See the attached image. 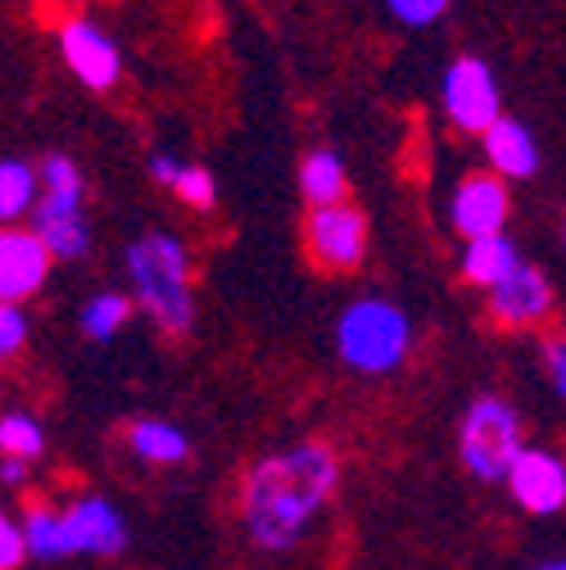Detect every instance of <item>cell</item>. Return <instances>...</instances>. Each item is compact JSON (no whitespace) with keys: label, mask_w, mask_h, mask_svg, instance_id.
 <instances>
[{"label":"cell","mask_w":566,"mask_h":570,"mask_svg":"<svg viewBox=\"0 0 566 570\" xmlns=\"http://www.w3.org/2000/svg\"><path fill=\"white\" fill-rule=\"evenodd\" d=\"M340 484V462L326 444H291L267 453L241 480V521L254 548L286 552L304 539L313 517L326 508V498Z\"/></svg>","instance_id":"6da1fadb"},{"label":"cell","mask_w":566,"mask_h":570,"mask_svg":"<svg viewBox=\"0 0 566 570\" xmlns=\"http://www.w3.org/2000/svg\"><path fill=\"white\" fill-rule=\"evenodd\" d=\"M127 281L131 299L164 335H186L195 326V291H191V254L173 232H146L127 245Z\"/></svg>","instance_id":"7a4b0ae2"},{"label":"cell","mask_w":566,"mask_h":570,"mask_svg":"<svg viewBox=\"0 0 566 570\" xmlns=\"http://www.w3.org/2000/svg\"><path fill=\"white\" fill-rule=\"evenodd\" d=\"M87 181L82 168L68 155H50L37 168V204L28 213L32 236L46 245L55 263H78L91 249V223H87Z\"/></svg>","instance_id":"3957f363"},{"label":"cell","mask_w":566,"mask_h":570,"mask_svg":"<svg viewBox=\"0 0 566 570\" xmlns=\"http://www.w3.org/2000/svg\"><path fill=\"white\" fill-rule=\"evenodd\" d=\"M412 340V326L403 317V308L386 304V299H359L349 304L335 322V348L340 358L363 372V376H386L403 363Z\"/></svg>","instance_id":"277c9868"},{"label":"cell","mask_w":566,"mask_h":570,"mask_svg":"<svg viewBox=\"0 0 566 570\" xmlns=\"http://www.w3.org/2000/svg\"><path fill=\"white\" fill-rule=\"evenodd\" d=\"M521 449H526L521 444V416L513 403L485 394L467 407V416L458 425V453L476 480H489V484L504 480Z\"/></svg>","instance_id":"5b68a950"},{"label":"cell","mask_w":566,"mask_h":570,"mask_svg":"<svg viewBox=\"0 0 566 570\" xmlns=\"http://www.w3.org/2000/svg\"><path fill=\"white\" fill-rule=\"evenodd\" d=\"M127 521L105 493H87L59 512V543L68 557H118L127 548Z\"/></svg>","instance_id":"8992f818"},{"label":"cell","mask_w":566,"mask_h":570,"mask_svg":"<svg viewBox=\"0 0 566 570\" xmlns=\"http://www.w3.org/2000/svg\"><path fill=\"white\" fill-rule=\"evenodd\" d=\"M309 258L326 272H353L368 254V218L349 204H326L309 213Z\"/></svg>","instance_id":"52a82bcc"},{"label":"cell","mask_w":566,"mask_h":570,"mask_svg":"<svg viewBox=\"0 0 566 570\" xmlns=\"http://www.w3.org/2000/svg\"><path fill=\"white\" fill-rule=\"evenodd\" d=\"M59 55L68 63V73H74L87 91H114L118 78H123L118 41L91 19H68L59 28Z\"/></svg>","instance_id":"ba28073f"},{"label":"cell","mask_w":566,"mask_h":570,"mask_svg":"<svg viewBox=\"0 0 566 570\" xmlns=\"http://www.w3.org/2000/svg\"><path fill=\"white\" fill-rule=\"evenodd\" d=\"M440 100H445V114L453 127L462 131H485L499 114V82H494L489 63L485 59H453L449 73H445V87H440Z\"/></svg>","instance_id":"9c48e42d"},{"label":"cell","mask_w":566,"mask_h":570,"mask_svg":"<svg viewBox=\"0 0 566 570\" xmlns=\"http://www.w3.org/2000/svg\"><path fill=\"white\" fill-rule=\"evenodd\" d=\"M50 267L55 258L32 236V227H0V304H28L32 295H41Z\"/></svg>","instance_id":"30bf717a"},{"label":"cell","mask_w":566,"mask_h":570,"mask_svg":"<svg viewBox=\"0 0 566 570\" xmlns=\"http://www.w3.org/2000/svg\"><path fill=\"white\" fill-rule=\"evenodd\" d=\"M504 480L530 517H553L566 508V462L548 449H521Z\"/></svg>","instance_id":"8fae6325"},{"label":"cell","mask_w":566,"mask_h":570,"mask_svg":"<svg viewBox=\"0 0 566 570\" xmlns=\"http://www.w3.org/2000/svg\"><path fill=\"white\" fill-rule=\"evenodd\" d=\"M553 313V285L539 267L517 263L499 285L489 291V317L508 331H530Z\"/></svg>","instance_id":"7c38bea8"},{"label":"cell","mask_w":566,"mask_h":570,"mask_svg":"<svg viewBox=\"0 0 566 570\" xmlns=\"http://www.w3.org/2000/svg\"><path fill=\"white\" fill-rule=\"evenodd\" d=\"M508 208H513V199H508L504 177L471 173V177H462L458 190H453L449 218H453V227H458L467 240H476V236H499L504 223H508Z\"/></svg>","instance_id":"4fadbf2b"},{"label":"cell","mask_w":566,"mask_h":570,"mask_svg":"<svg viewBox=\"0 0 566 570\" xmlns=\"http://www.w3.org/2000/svg\"><path fill=\"white\" fill-rule=\"evenodd\" d=\"M480 146H485V159L494 168V177L504 181H526L539 173V146L526 122L517 118H494L485 131H480Z\"/></svg>","instance_id":"5bb4252c"},{"label":"cell","mask_w":566,"mask_h":570,"mask_svg":"<svg viewBox=\"0 0 566 570\" xmlns=\"http://www.w3.org/2000/svg\"><path fill=\"white\" fill-rule=\"evenodd\" d=\"M127 449L150 466H182L191 458L186 431L177 421H164V416H136L127 425Z\"/></svg>","instance_id":"9a60e30c"},{"label":"cell","mask_w":566,"mask_h":570,"mask_svg":"<svg viewBox=\"0 0 566 570\" xmlns=\"http://www.w3.org/2000/svg\"><path fill=\"white\" fill-rule=\"evenodd\" d=\"M521 258H517V245L499 232V236H476V240H467V249H462V276L471 281V285H480V291H494L513 267H517Z\"/></svg>","instance_id":"2e32d148"},{"label":"cell","mask_w":566,"mask_h":570,"mask_svg":"<svg viewBox=\"0 0 566 570\" xmlns=\"http://www.w3.org/2000/svg\"><path fill=\"white\" fill-rule=\"evenodd\" d=\"M37 204V168L28 159H0V227L23 223Z\"/></svg>","instance_id":"e0dca14e"},{"label":"cell","mask_w":566,"mask_h":570,"mask_svg":"<svg viewBox=\"0 0 566 570\" xmlns=\"http://www.w3.org/2000/svg\"><path fill=\"white\" fill-rule=\"evenodd\" d=\"M300 190L313 208H326V204H344V164L335 150H313L304 155L300 164Z\"/></svg>","instance_id":"ac0fdd59"},{"label":"cell","mask_w":566,"mask_h":570,"mask_svg":"<svg viewBox=\"0 0 566 570\" xmlns=\"http://www.w3.org/2000/svg\"><path fill=\"white\" fill-rule=\"evenodd\" d=\"M19 530H23V552H28L32 561H64L59 508H55V503H28Z\"/></svg>","instance_id":"d6986e66"},{"label":"cell","mask_w":566,"mask_h":570,"mask_svg":"<svg viewBox=\"0 0 566 570\" xmlns=\"http://www.w3.org/2000/svg\"><path fill=\"white\" fill-rule=\"evenodd\" d=\"M127 322H131V299H127V295H118V291H96V295L82 304V317H78L82 335H87V340H96V344L114 340Z\"/></svg>","instance_id":"ffe728a7"},{"label":"cell","mask_w":566,"mask_h":570,"mask_svg":"<svg viewBox=\"0 0 566 570\" xmlns=\"http://www.w3.org/2000/svg\"><path fill=\"white\" fill-rule=\"evenodd\" d=\"M46 453V431L32 412H6L0 416V458H19V462H37Z\"/></svg>","instance_id":"44dd1931"},{"label":"cell","mask_w":566,"mask_h":570,"mask_svg":"<svg viewBox=\"0 0 566 570\" xmlns=\"http://www.w3.org/2000/svg\"><path fill=\"white\" fill-rule=\"evenodd\" d=\"M32 340V317L28 304H0V363L19 358Z\"/></svg>","instance_id":"7402d4cb"},{"label":"cell","mask_w":566,"mask_h":570,"mask_svg":"<svg viewBox=\"0 0 566 570\" xmlns=\"http://www.w3.org/2000/svg\"><path fill=\"white\" fill-rule=\"evenodd\" d=\"M173 190H177V199H182V204H191V208H214V199H218L214 173H208L204 164H182V173H177Z\"/></svg>","instance_id":"603a6c76"},{"label":"cell","mask_w":566,"mask_h":570,"mask_svg":"<svg viewBox=\"0 0 566 570\" xmlns=\"http://www.w3.org/2000/svg\"><path fill=\"white\" fill-rule=\"evenodd\" d=\"M386 10L408 28H431L449 10V0H386Z\"/></svg>","instance_id":"cb8c5ba5"},{"label":"cell","mask_w":566,"mask_h":570,"mask_svg":"<svg viewBox=\"0 0 566 570\" xmlns=\"http://www.w3.org/2000/svg\"><path fill=\"white\" fill-rule=\"evenodd\" d=\"M23 530H19V521L0 508V570H19L23 566Z\"/></svg>","instance_id":"d4e9b609"},{"label":"cell","mask_w":566,"mask_h":570,"mask_svg":"<svg viewBox=\"0 0 566 570\" xmlns=\"http://www.w3.org/2000/svg\"><path fill=\"white\" fill-rule=\"evenodd\" d=\"M544 367H548L553 390L566 399V340H548L544 344Z\"/></svg>","instance_id":"484cf974"},{"label":"cell","mask_w":566,"mask_h":570,"mask_svg":"<svg viewBox=\"0 0 566 570\" xmlns=\"http://www.w3.org/2000/svg\"><path fill=\"white\" fill-rule=\"evenodd\" d=\"M0 484H6V489H28V462L0 458Z\"/></svg>","instance_id":"4316f807"},{"label":"cell","mask_w":566,"mask_h":570,"mask_svg":"<svg viewBox=\"0 0 566 570\" xmlns=\"http://www.w3.org/2000/svg\"><path fill=\"white\" fill-rule=\"evenodd\" d=\"M177 173H182V159H177V155H155V159H150V177H155L159 186H173Z\"/></svg>","instance_id":"83f0119b"},{"label":"cell","mask_w":566,"mask_h":570,"mask_svg":"<svg viewBox=\"0 0 566 570\" xmlns=\"http://www.w3.org/2000/svg\"><path fill=\"white\" fill-rule=\"evenodd\" d=\"M539 570H566V561H548V566H539Z\"/></svg>","instance_id":"f1b7e54d"},{"label":"cell","mask_w":566,"mask_h":570,"mask_svg":"<svg viewBox=\"0 0 566 570\" xmlns=\"http://www.w3.org/2000/svg\"><path fill=\"white\" fill-rule=\"evenodd\" d=\"M562 236H566V227H562Z\"/></svg>","instance_id":"f546056e"}]
</instances>
